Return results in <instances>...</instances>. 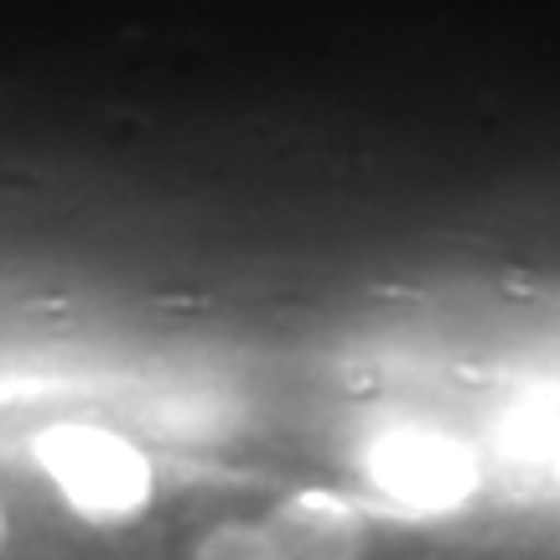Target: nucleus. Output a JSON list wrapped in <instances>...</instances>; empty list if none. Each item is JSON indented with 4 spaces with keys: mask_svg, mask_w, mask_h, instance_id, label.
<instances>
[{
    "mask_svg": "<svg viewBox=\"0 0 560 560\" xmlns=\"http://www.w3.org/2000/svg\"><path fill=\"white\" fill-rule=\"evenodd\" d=\"M374 472H380L384 493H395L410 509H446V503H462L467 488H472L467 457H462L452 441H436V436L380 441Z\"/></svg>",
    "mask_w": 560,
    "mask_h": 560,
    "instance_id": "obj_3",
    "label": "nucleus"
},
{
    "mask_svg": "<svg viewBox=\"0 0 560 560\" xmlns=\"http://www.w3.org/2000/svg\"><path fill=\"white\" fill-rule=\"evenodd\" d=\"M192 560H363V520L332 493H296L265 520L208 529Z\"/></svg>",
    "mask_w": 560,
    "mask_h": 560,
    "instance_id": "obj_2",
    "label": "nucleus"
},
{
    "mask_svg": "<svg viewBox=\"0 0 560 560\" xmlns=\"http://www.w3.org/2000/svg\"><path fill=\"white\" fill-rule=\"evenodd\" d=\"M42 472L58 482L68 509L89 524H125L151 503V462L115 431L100 425H47L37 441Z\"/></svg>",
    "mask_w": 560,
    "mask_h": 560,
    "instance_id": "obj_1",
    "label": "nucleus"
},
{
    "mask_svg": "<svg viewBox=\"0 0 560 560\" xmlns=\"http://www.w3.org/2000/svg\"><path fill=\"white\" fill-rule=\"evenodd\" d=\"M0 535H5V514H0Z\"/></svg>",
    "mask_w": 560,
    "mask_h": 560,
    "instance_id": "obj_4",
    "label": "nucleus"
}]
</instances>
